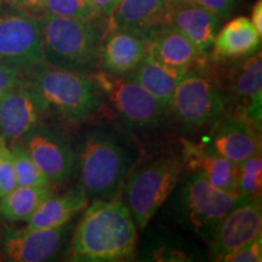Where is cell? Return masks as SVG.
<instances>
[{"label": "cell", "instance_id": "2", "mask_svg": "<svg viewBox=\"0 0 262 262\" xmlns=\"http://www.w3.org/2000/svg\"><path fill=\"white\" fill-rule=\"evenodd\" d=\"M41 62L51 67L93 77L100 70L101 49L108 19H78L41 15Z\"/></svg>", "mask_w": 262, "mask_h": 262}, {"label": "cell", "instance_id": "27", "mask_svg": "<svg viewBox=\"0 0 262 262\" xmlns=\"http://www.w3.org/2000/svg\"><path fill=\"white\" fill-rule=\"evenodd\" d=\"M78 19H107L89 4L88 0H45L44 14Z\"/></svg>", "mask_w": 262, "mask_h": 262}, {"label": "cell", "instance_id": "13", "mask_svg": "<svg viewBox=\"0 0 262 262\" xmlns=\"http://www.w3.org/2000/svg\"><path fill=\"white\" fill-rule=\"evenodd\" d=\"M70 232V226L56 228H3V260L41 262L56 256Z\"/></svg>", "mask_w": 262, "mask_h": 262}, {"label": "cell", "instance_id": "16", "mask_svg": "<svg viewBox=\"0 0 262 262\" xmlns=\"http://www.w3.org/2000/svg\"><path fill=\"white\" fill-rule=\"evenodd\" d=\"M210 149L237 165L261 153L260 130L242 114H229L215 131Z\"/></svg>", "mask_w": 262, "mask_h": 262}, {"label": "cell", "instance_id": "11", "mask_svg": "<svg viewBox=\"0 0 262 262\" xmlns=\"http://www.w3.org/2000/svg\"><path fill=\"white\" fill-rule=\"evenodd\" d=\"M205 229L208 231L209 248L212 257L216 261H222L227 254L261 235L260 196L249 199Z\"/></svg>", "mask_w": 262, "mask_h": 262}, {"label": "cell", "instance_id": "1", "mask_svg": "<svg viewBox=\"0 0 262 262\" xmlns=\"http://www.w3.org/2000/svg\"><path fill=\"white\" fill-rule=\"evenodd\" d=\"M75 227L68 257L80 262H114L135 253L137 227L125 203L93 201Z\"/></svg>", "mask_w": 262, "mask_h": 262}, {"label": "cell", "instance_id": "37", "mask_svg": "<svg viewBox=\"0 0 262 262\" xmlns=\"http://www.w3.org/2000/svg\"><path fill=\"white\" fill-rule=\"evenodd\" d=\"M0 4H2V2H0Z\"/></svg>", "mask_w": 262, "mask_h": 262}, {"label": "cell", "instance_id": "17", "mask_svg": "<svg viewBox=\"0 0 262 262\" xmlns=\"http://www.w3.org/2000/svg\"><path fill=\"white\" fill-rule=\"evenodd\" d=\"M169 25L185 34L203 54L209 56L220 19L194 0L168 3Z\"/></svg>", "mask_w": 262, "mask_h": 262}, {"label": "cell", "instance_id": "18", "mask_svg": "<svg viewBox=\"0 0 262 262\" xmlns=\"http://www.w3.org/2000/svg\"><path fill=\"white\" fill-rule=\"evenodd\" d=\"M150 42L130 33L107 28L101 49L100 70L111 74H129L149 52Z\"/></svg>", "mask_w": 262, "mask_h": 262}, {"label": "cell", "instance_id": "4", "mask_svg": "<svg viewBox=\"0 0 262 262\" xmlns=\"http://www.w3.org/2000/svg\"><path fill=\"white\" fill-rule=\"evenodd\" d=\"M79 187L88 201H112L129 175L127 152L110 134L94 130L78 147Z\"/></svg>", "mask_w": 262, "mask_h": 262}, {"label": "cell", "instance_id": "26", "mask_svg": "<svg viewBox=\"0 0 262 262\" xmlns=\"http://www.w3.org/2000/svg\"><path fill=\"white\" fill-rule=\"evenodd\" d=\"M262 188L261 153L251 156L237 164L235 191L248 196H260Z\"/></svg>", "mask_w": 262, "mask_h": 262}, {"label": "cell", "instance_id": "32", "mask_svg": "<svg viewBox=\"0 0 262 262\" xmlns=\"http://www.w3.org/2000/svg\"><path fill=\"white\" fill-rule=\"evenodd\" d=\"M4 4L16 8L39 18L44 14L45 0H0Z\"/></svg>", "mask_w": 262, "mask_h": 262}, {"label": "cell", "instance_id": "24", "mask_svg": "<svg viewBox=\"0 0 262 262\" xmlns=\"http://www.w3.org/2000/svg\"><path fill=\"white\" fill-rule=\"evenodd\" d=\"M54 192V187H16L0 198V220L27 222L40 203Z\"/></svg>", "mask_w": 262, "mask_h": 262}, {"label": "cell", "instance_id": "25", "mask_svg": "<svg viewBox=\"0 0 262 262\" xmlns=\"http://www.w3.org/2000/svg\"><path fill=\"white\" fill-rule=\"evenodd\" d=\"M11 149L12 158H14L15 176L17 186H26V187H52L47 176L40 171L37 164L33 162L31 157L24 146L15 141L9 143Z\"/></svg>", "mask_w": 262, "mask_h": 262}, {"label": "cell", "instance_id": "30", "mask_svg": "<svg viewBox=\"0 0 262 262\" xmlns=\"http://www.w3.org/2000/svg\"><path fill=\"white\" fill-rule=\"evenodd\" d=\"M203 8L214 14L220 21L227 19L234 9L235 0H194Z\"/></svg>", "mask_w": 262, "mask_h": 262}, {"label": "cell", "instance_id": "8", "mask_svg": "<svg viewBox=\"0 0 262 262\" xmlns=\"http://www.w3.org/2000/svg\"><path fill=\"white\" fill-rule=\"evenodd\" d=\"M93 78L114 111L130 125L155 126L165 112L166 108L130 74L117 75L97 71Z\"/></svg>", "mask_w": 262, "mask_h": 262}, {"label": "cell", "instance_id": "31", "mask_svg": "<svg viewBox=\"0 0 262 262\" xmlns=\"http://www.w3.org/2000/svg\"><path fill=\"white\" fill-rule=\"evenodd\" d=\"M24 77V72L17 70V68L0 63V98L4 96L12 86H15Z\"/></svg>", "mask_w": 262, "mask_h": 262}, {"label": "cell", "instance_id": "5", "mask_svg": "<svg viewBox=\"0 0 262 262\" xmlns=\"http://www.w3.org/2000/svg\"><path fill=\"white\" fill-rule=\"evenodd\" d=\"M183 170L181 157L169 153L143 163L127 175L124 185V203L137 228L147 227L178 186Z\"/></svg>", "mask_w": 262, "mask_h": 262}, {"label": "cell", "instance_id": "7", "mask_svg": "<svg viewBox=\"0 0 262 262\" xmlns=\"http://www.w3.org/2000/svg\"><path fill=\"white\" fill-rule=\"evenodd\" d=\"M42 58L37 17L8 4H0V63L27 72Z\"/></svg>", "mask_w": 262, "mask_h": 262}, {"label": "cell", "instance_id": "36", "mask_svg": "<svg viewBox=\"0 0 262 262\" xmlns=\"http://www.w3.org/2000/svg\"><path fill=\"white\" fill-rule=\"evenodd\" d=\"M165 2H168V3H171V2H176V0H165Z\"/></svg>", "mask_w": 262, "mask_h": 262}, {"label": "cell", "instance_id": "14", "mask_svg": "<svg viewBox=\"0 0 262 262\" xmlns=\"http://www.w3.org/2000/svg\"><path fill=\"white\" fill-rule=\"evenodd\" d=\"M169 26L165 0H119L108 18V28L136 35L152 42Z\"/></svg>", "mask_w": 262, "mask_h": 262}, {"label": "cell", "instance_id": "22", "mask_svg": "<svg viewBox=\"0 0 262 262\" xmlns=\"http://www.w3.org/2000/svg\"><path fill=\"white\" fill-rule=\"evenodd\" d=\"M89 204L84 192L78 186L71 191L55 194L54 192L40 203L27 221L29 228H56L67 225L75 215Z\"/></svg>", "mask_w": 262, "mask_h": 262}, {"label": "cell", "instance_id": "6", "mask_svg": "<svg viewBox=\"0 0 262 262\" xmlns=\"http://www.w3.org/2000/svg\"><path fill=\"white\" fill-rule=\"evenodd\" d=\"M224 107L219 84L204 68L191 70L183 75L170 104L176 119L188 129H201L217 122Z\"/></svg>", "mask_w": 262, "mask_h": 262}, {"label": "cell", "instance_id": "19", "mask_svg": "<svg viewBox=\"0 0 262 262\" xmlns=\"http://www.w3.org/2000/svg\"><path fill=\"white\" fill-rule=\"evenodd\" d=\"M149 54L168 67L181 71L204 68L209 56L171 25L166 26L150 42Z\"/></svg>", "mask_w": 262, "mask_h": 262}, {"label": "cell", "instance_id": "20", "mask_svg": "<svg viewBox=\"0 0 262 262\" xmlns=\"http://www.w3.org/2000/svg\"><path fill=\"white\" fill-rule=\"evenodd\" d=\"M183 166L192 172L202 173L212 186L226 191H235L237 165L201 143L182 140Z\"/></svg>", "mask_w": 262, "mask_h": 262}, {"label": "cell", "instance_id": "15", "mask_svg": "<svg viewBox=\"0 0 262 262\" xmlns=\"http://www.w3.org/2000/svg\"><path fill=\"white\" fill-rule=\"evenodd\" d=\"M228 90L235 100L242 102L237 113L247 118L258 130L261 129L262 97V56L260 52L243 57L233 66L228 74Z\"/></svg>", "mask_w": 262, "mask_h": 262}, {"label": "cell", "instance_id": "10", "mask_svg": "<svg viewBox=\"0 0 262 262\" xmlns=\"http://www.w3.org/2000/svg\"><path fill=\"white\" fill-rule=\"evenodd\" d=\"M49 108L27 77L0 98V136L9 143L42 124Z\"/></svg>", "mask_w": 262, "mask_h": 262}, {"label": "cell", "instance_id": "9", "mask_svg": "<svg viewBox=\"0 0 262 262\" xmlns=\"http://www.w3.org/2000/svg\"><path fill=\"white\" fill-rule=\"evenodd\" d=\"M255 196L226 191L212 186L199 172H193L182 191V205L189 224L205 229L229 211Z\"/></svg>", "mask_w": 262, "mask_h": 262}, {"label": "cell", "instance_id": "34", "mask_svg": "<svg viewBox=\"0 0 262 262\" xmlns=\"http://www.w3.org/2000/svg\"><path fill=\"white\" fill-rule=\"evenodd\" d=\"M251 24L256 31L262 35V2L261 0H257L256 4L254 5L253 11H251Z\"/></svg>", "mask_w": 262, "mask_h": 262}, {"label": "cell", "instance_id": "33", "mask_svg": "<svg viewBox=\"0 0 262 262\" xmlns=\"http://www.w3.org/2000/svg\"><path fill=\"white\" fill-rule=\"evenodd\" d=\"M88 2L98 14L108 19L119 3V0H88Z\"/></svg>", "mask_w": 262, "mask_h": 262}, {"label": "cell", "instance_id": "12", "mask_svg": "<svg viewBox=\"0 0 262 262\" xmlns=\"http://www.w3.org/2000/svg\"><path fill=\"white\" fill-rule=\"evenodd\" d=\"M18 142L47 176L52 187H60L67 182L74 156L70 142L61 133L40 124L21 137Z\"/></svg>", "mask_w": 262, "mask_h": 262}, {"label": "cell", "instance_id": "23", "mask_svg": "<svg viewBox=\"0 0 262 262\" xmlns=\"http://www.w3.org/2000/svg\"><path fill=\"white\" fill-rule=\"evenodd\" d=\"M186 73L187 71L176 70L160 63L148 52V55L129 74L168 110L176 86Z\"/></svg>", "mask_w": 262, "mask_h": 262}, {"label": "cell", "instance_id": "21", "mask_svg": "<svg viewBox=\"0 0 262 262\" xmlns=\"http://www.w3.org/2000/svg\"><path fill=\"white\" fill-rule=\"evenodd\" d=\"M261 37L250 18L239 16L216 33L210 50L211 56L215 61L249 56L260 49Z\"/></svg>", "mask_w": 262, "mask_h": 262}, {"label": "cell", "instance_id": "29", "mask_svg": "<svg viewBox=\"0 0 262 262\" xmlns=\"http://www.w3.org/2000/svg\"><path fill=\"white\" fill-rule=\"evenodd\" d=\"M224 262H261L262 261V237L255 238L243 247L235 249L222 258Z\"/></svg>", "mask_w": 262, "mask_h": 262}, {"label": "cell", "instance_id": "3", "mask_svg": "<svg viewBox=\"0 0 262 262\" xmlns=\"http://www.w3.org/2000/svg\"><path fill=\"white\" fill-rule=\"evenodd\" d=\"M25 75L49 108L64 122L84 123L102 108V93L93 77L51 67L44 62L25 72Z\"/></svg>", "mask_w": 262, "mask_h": 262}, {"label": "cell", "instance_id": "28", "mask_svg": "<svg viewBox=\"0 0 262 262\" xmlns=\"http://www.w3.org/2000/svg\"><path fill=\"white\" fill-rule=\"evenodd\" d=\"M16 186L17 183L11 149L8 141L0 136V198L12 191Z\"/></svg>", "mask_w": 262, "mask_h": 262}, {"label": "cell", "instance_id": "35", "mask_svg": "<svg viewBox=\"0 0 262 262\" xmlns=\"http://www.w3.org/2000/svg\"><path fill=\"white\" fill-rule=\"evenodd\" d=\"M2 235H3V227L0 225V260H3V251H2Z\"/></svg>", "mask_w": 262, "mask_h": 262}]
</instances>
